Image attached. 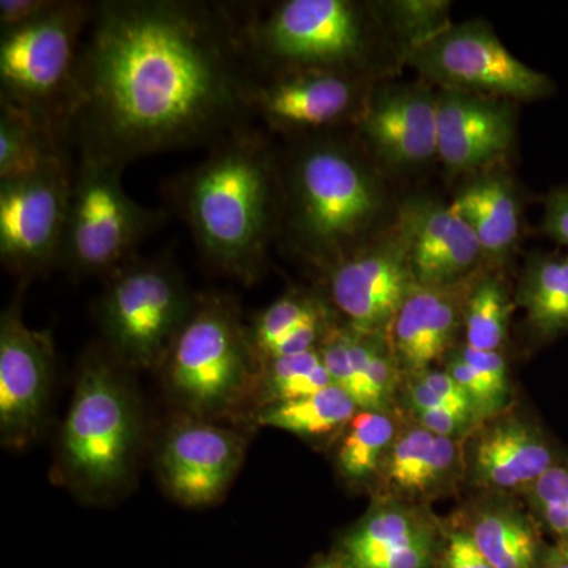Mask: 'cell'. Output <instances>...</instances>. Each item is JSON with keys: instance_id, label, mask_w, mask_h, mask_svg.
Masks as SVG:
<instances>
[{"instance_id": "41", "label": "cell", "mask_w": 568, "mask_h": 568, "mask_svg": "<svg viewBox=\"0 0 568 568\" xmlns=\"http://www.w3.org/2000/svg\"><path fill=\"white\" fill-rule=\"evenodd\" d=\"M433 555V538L417 541L376 560L366 568H426Z\"/></svg>"}, {"instance_id": "18", "label": "cell", "mask_w": 568, "mask_h": 568, "mask_svg": "<svg viewBox=\"0 0 568 568\" xmlns=\"http://www.w3.org/2000/svg\"><path fill=\"white\" fill-rule=\"evenodd\" d=\"M515 136V102L437 89V162L447 173L473 175L500 166Z\"/></svg>"}, {"instance_id": "19", "label": "cell", "mask_w": 568, "mask_h": 568, "mask_svg": "<svg viewBox=\"0 0 568 568\" xmlns=\"http://www.w3.org/2000/svg\"><path fill=\"white\" fill-rule=\"evenodd\" d=\"M477 275L452 286L417 284L407 295L388 328L387 339L396 364L409 375L426 372L450 353L465 325L467 295Z\"/></svg>"}, {"instance_id": "7", "label": "cell", "mask_w": 568, "mask_h": 568, "mask_svg": "<svg viewBox=\"0 0 568 568\" xmlns=\"http://www.w3.org/2000/svg\"><path fill=\"white\" fill-rule=\"evenodd\" d=\"M125 168L77 156L58 268L77 278L111 275L136 252L166 215L130 197Z\"/></svg>"}, {"instance_id": "1", "label": "cell", "mask_w": 568, "mask_h": 568, "mask_svg": "<svg viewBox=\"0 0 568 568\" xmlns=\"http://www.w3.org/2000/svg\"><path fill=\"white\" fill-rule=\"evenodd\" d=\"M244 14L223 3L103 0L82 40L67 132L77 156L126 164L245 125Z\"/></svg>"}, {"instance_id": "24", "label": "cell", "mask_w": 568, "mask_h": 568, "mask_svg": "<svg viewBox=\"0 0 568 568\" xmlns=\"http://www.w3.org/2000/svg\"><path fill=\"white\" fill-rule=\"evenodd\" d=\"M469 536L495 568H538L545 547L537 525L518 507L489 503L477 508Z\"/></svg>"}, {"instance_id": "33", "label": "cell", "mask_w": 568, "mask_h": 568, "mask_svg": "<svg viewBox=\"0 0 568 568\" xmlns=\"http://www.w3.org/2000/svg\"><path fill=\"white\" fill-rule=\"evenodd\" d=\"M526 493L540 525L556 541L568 544V457L549 467Z\"/></svg>"}, {"instance_id": "3", "label": "cell", "mask_w": 568, "mask_h": 568, "mask_svg": "<svg viewBox=\"0 0 568 568\" xmlns=\"http://www.w3.org/2000/svg\"><path fill=\"white\" fill-rule=\"evenodd\" d=\"M286 245L323 271L387 231L392 201L361 142L320 133L280 159Z\"/></svg>"}, {"instance_id": "2", "label": "cell", "mask_w": 568, "mask_h": 568, "mask_svg": "<svg viewBox=\"0 0 568 568\" xmlns=\"http://www.w3.org/2000/svg\"><path fill=\"white\" fill-rule=\"evenodd\" d=\"M171 194L205 263L245 284L263 275L283 213L280 159L263 133L245 123L213 142Z\"/></svg>"}, {"instance_id": "38", "label": "cell", "mask_w": 568, "mask_h": 568, "mask_svg": "<svg viewBox=\"0 0 568 568\" xmlns=\"http://www.w3.org/2000/svg\"><path fill=\"white\" fill-rule=\"evenodd\" d=\"M416 377L418 381H422L429 390L435 392L447 406L462 410V413L470 414V416L477 418L476 409H474L469 395L466 394L465 388L459 386L454 377L448 375L446 369L429 368L424 373H418Z\"/></svg>"}, {"instance_id": "42", "label": "cell", "mask_w": 568, "mask_h": 568, "mask_svg": "<svg viewBox=\"0 0 568 568\" xmlns=\"http://www.w3.org/2000/svg\"><path fill=\"white\" fill-rule=\"evenodd\" d=\"M538 568H568V544L555 541L545 547Z\"/></svg>"}, {"instance_id": "11", "label": "cell", "mask_w": 568, "mask_h": 568, "mask_svg": "<svg viewBox=\"0 0 568 568\" xmlns=\"http://www.w3.org/2000/svg\"><path fill=\"white\" fill-rule=\"evenodd\" d=\"M379 81L321 70L254 71L250 115L271 132L313 136L354 126Z\"/></svg>"}, {"instance_id": "36", "label": "cell", "mask_w": 568, "mask_h": 568, "mask_svg": "<svg viewBox=\"0 0 568 568\" xmlns=\"http://www.w3.org/2000/svg\"><path fill=\"white\" fill-rule=\"evenodd\" d=\"M541 233L568 248V185L556 186L545 197Z\"/></svg>"}, {"instance_id": "10", "label": "cell", "mask_w": 568, "mask_h": 568, "mask_svg": "<svg viewBox=\"0 0 568 568\" xmlns=\"http://www.w3.org/2000/svg\"><path fill=\"white\" fill-rule=\"evenodd\" d=\"M405 62L439 91L478 93L515 103L538 102L556 92L555 81L515 58L484 20L448 26L407 51Z\"/></svg>"}, {"instance_id": "6", "label": "cell", "mask_w": 568, "mask_h": 568, "mask_svg": "<svg viewBox=\"0 0 568 568\" xmlns=\"http://www.w3.org/2000/svg\"><path fill=\"white\" fill-rule=\"evenodd\" d=\"M162 366L174 398L205 420L237 406L256 386L260 372L248 328L222 294L196 297Z\"/></svg>"}, {"instance_id": "43", "label": "cell", "mask_w": 568, "mask_h": 568, "mask_svg": "<svg viewBox=\"0 0 568 568\" xmlns=\"http://www.w3.org/2000/svg\"><path fill=\"white\" fill-rule=\"evenodd\" d=\"M316 568H347L346 566H339V564L335 562H323L320 564Z\"/></svg>"}, {"instance_id": "39", "label": "cell", "mask_w": 568, "mask_h": 568, "mask_svg": "<svg viewBox=\"0 0 568 568\" xmlns=\"http://www.w3.org/2000/svg\"><path fill=\"white\" fill-rule=\"evenodd\" d=\"M61 0H2L0 2V31L20 28L40 20L59 6Z\"/></svg>"}, {"instance_id": "22", "label": "cell", "mask_w": 568, "mask_h": 568, "mask_svg": "<svg viewBox=\"0 0 568 568\" xmlns=\"http://www.w3.org/2000/svg\"><path fill=\"white\" fill-rule=\"evenodd\" d=\"M65 133L0 103V182L73 168L77 156Z\"/></svg>"}, {"instance_id": "8", "label": "cell", "mask_w": 568, "mask_h": 568, "mask_svg": "<svg viewBox=\"0 0 568 568\" xmlns=\"http://www.w3.org/2000/svg\"><path fill=\"white\" fill-rule=\"evenodd\" d=\"M92 7L61 0L40 20L0 32V103L69 138L67 108Z\"/></svg>"}, {"instance_id": "32", "label": "cell", "mask_w": 568, "mask_h": 568, "mask_svg": "<svg viewBox=\"0 0 568 568\" xmlns=\"http://www.w3.org/2000/svg\"><path fill=\"white\" fill-rule=\"evenodd\" d=\"M435 435L422 426L406 429L402 436H396L388 448L383 469L390 487L399 495H420L422 477L428 465Z\"/></svg>"}, {"instance_id": "31", "label": "cell", "mask_w": 568, "mask_h": 568, "mask_svg": "<svg viewBox=\"0 0 568 568\" xmlns=\"http://www.w3.org/2000/svg\"><path fill=\"white\" fill-rule=\"evenodd\" d=\"M376 3L403 55L454 24L450 21L452 2L448 0H388Z\"/></svg>"}, {"instance_id": "27", "label": "cell", "mask_w": 568, "mask_h": 568, "mask_svg": "<svg viewBox=\"0 0 568 568\" xmlns=\"http://www.w3.org/2000/svg\"><path fill=\"white\" fill-rule=\"evenodd\" d=\"M515 308L517 304L500 275V265H485L467 295L466 346L478 351H499L506 343Z\"/></svg>"}, {"instance_id": "15", "label": "cell", "mask_w": 568, "mask_h": 568, "mask_svg": "<svg viewBox=\"0 0 568 568\" xmlns=\"http://www.w3.org/2000/svg\"><path fill=\"white\" fill-rule=\"evenodd\" d=\"M353 129L381 168H424L437 160V89L377 82Z\"/></svg>"}, {"instance_id": "28", "label": "cell", "mask_w": 568, "mask_h": 568, "mask_svg": "<svg viewBox=\"0 0 568 568\" xmlns=\"http://www.w3.org/2000/svg\"><path fill=\"white\" fill-rule=\"evenodd\" d=\"M395 440V424L386 413L358 410L336 450V466L346 480L361 484L383 469Z\"/></svg>"}, {"instance_id": "29", "label": "cell", "mask_w": 568, "mask_h": 568, "mask_svg": "<svg viewBox=\"0 0 568 568\" xmlns=\"http://www.w3.org/2000/svg\"><path fill=\"white\" fill-rule=\"evenodd\" d=\"M263 407L305 398L332 386L320 349L261 362L256 379Z\"/></svg>"}, {"instance_id": "23", "label": "cell", "mask_w": 568, "mask_h": 568, "mask_svg": "<svg viewBox=\"0 0 568 568\" xmlns=\"http://www.w3.org/2000/svg\"><path fill=\"white\" fill-rule=\"evenodd\" d=\"M515 304L537 343L568 335V254L534 252L519 275Z\"/></svg>"}, {"instance_id": "21", "label": "cell", "mask_w": 568, "mask_h": 568, "mask_svg": "<svg viewBox=\"0 0 568 568\" xmlns=\"http://www.w3.org/2000/svg\"><path fill=\"white\" fill-rule=\"evenodd\" d=\"M450 204L476 233L489 264H503L517 248L521 237V194L503 168L470 175Z\"/></svg>"}, {"instance_id": "5", "label": "cell", "mask_w": 568, "mask_h": 568, "mask_svg": "<svg viewBox=\"0 0 568 568\" xmlns=\"http://www.w3.org/2000/svg\"><path fill=\"white\" fill-rule=\"evenodd\" d=\"M140 436V410L121 373L103 354H89L62 426L63 476L84 495L115 491L132 473Z\"/></svg>"}, {"instance_id": "16", "label": "cell", "mask_w": 568, "mask_h": 568, "mask_svg": "<svg viewBox=\"0 0 568 568\" xmlns=\"http://www.w3.org/2000/svg\"><path fill=\"white\" fill-rule=\"evenodd\" d=\"M244 457V436L205 418H186L164 436L160 477L182 506L207 507L233 484Z\"/></svg>"}, {"instance_id": "17", "label": "cell", "mask_w": 568, "mask_h": 568, "mask_svg": "<svg viewBox=\"0 0 568 568\" xmlns=\"http://www.w3.org/2000/svg\"><path fill=\"white\" fill-rule=\"evenodd\" d=\"M395 224L420 286L463 283L489 264L476 233L452 204L409 197L396 209Z\"/></svg>"}, {"instance_id": "26", "label": "cell", "mask_w": 568, "mask_h": 568, "mask_svg": "<svg viewBox=\"0 0 568 568\" xmlns=\"http://www.w3.org/2000/svg\"><path fill=\"white\" fill-rule=\"evenodd\" d=\"M357 413L354 399L332 384L305 398L263 407L257 424L301 437H327L346 429Z\"/></svg>"}, {"instance_id": "4", "label": "cell", "mask_w": 568, "mask_h": 568, "mask_svg": "<svg viewBox=\"0 0 568 568\" xmlns=\"http://www.w3.org/2000/svg\"><path fill=\"white\" fill-rule=\"evenodd\" d=\"M254 71L321 70L383 81L388 61L405 62L376 2L284 0L244 14Z\"/></svg>"}, {"instance_id": "25", "label": "cell", "mask_w": 568, "mask_h": 568, "mask_svg": "<svg viewBox=\"0 0 568 568\" xmlns=\"http://www.w3.org/2000/svg\"><path fill=\"white\" fill-rule=\"evenodd\" d=\"M425 515L405 506L377 507L343 540L347 568H366L376 560L417 541L433 538V529Z\"/></svg>"}, {"instance_id": "9", "label": "cell", "mask_w": 568, "mask_h": 568, "mask_svg": "<svg viewBox=\"0 0 568 568\" xmlns=\"http://www.w3.org/2000/svg\"><path fill=\"white\" fill-rule=\"evenodd\" d=\"M194 302L170 261L136 256L112 272L97 308L112 357L134 368L163 365Z\"/></svg>"}, {"instance_id": "40", "label": "cell", "mask_w": 568, "mask_h": 568, "mask_svg": "<svg viewBox=\"0 0 568 568\" xmlns=\"http://www.w3.org/2000/svg\"><path fill=\"white\" fill-rule=\"evenodd\" d=\"M446 568H495L481 555L480 549L474 544L473 537L467 530L454 532L448 537V547L446 549Z\"/></svg>"}, {"instance_id": "14", "label": "cell", "mask_w": 568, "mask_h": 568, "mask_svg": "<svg viewBox=\"0 0 568 568\" xmlns=\"http://www.w3.org/2000/svg\"><path fill=\"white\" fill-rule=\"evenodd\" d=\"M54 346L22 320L20 298L0 317V436L22 448L39 435L50 403Z\"/></svg>"}, {"instance_id": "20", "label": "cell", "mask_w": 568, "mask_h": 568, "mask_svg": "<svg viewBox=\"0 0 568 568\" xmlns=\"http://www.w3.org/2000/svg\"><path fill=\"white\" fill-rule=\"evenodd\" d=\"M567 455L560 454L544 429L528 417L508 416L489 422L473 437L467 463L470 477L497 491H528Z\"/></svg>"}, {"instance_id": "12", "label": "cell", "mask_w": 568, "mask_h": 568, "mask_svg": "<svg viewBox=\"0 0 568 568\" xmlns=\"http://www.w3.org/2000/svg\"><path fill=\"white\" fill-rule=\"evenodd\" d=\"M328 301L346 324L387 335L396 313L417 286L395 220L387 231L323 268Z\"/></svg>"}, {"instance_id": "30", "label": "cell", "mask_w": 568, "mask_h": 568, "mask_svg": "<svg viewBox=\"0 0 568 568\" xmlns=\"http://www.w3.org/2000/svg\"><path fill=\"white\" fill-rule=\"evenodd\" d=\"M331 312L315 295L290 291L257 313L248 328L250 345L257 364L265 361L286 336L308 321Z\"/></svg>"}, {"instance_id": "13", "label": "cell", "mask_w": 568, "mask_h": 568, "mask_svg": "<svg viewBox=\"0 0 568 568\" xmlns=\"http://www.w3.org/2000/svg\"><path fill=\"white\" fill-rule=\"evenodd\" d=\"M73 171L0 182V261L21 280L58 268Z\"/></svg>"}, {"instance_id": "34", "label": "cell", "mask_w": 568, "mask_h": 568, "mask_svg": "<svg viewBox=\"0 0 568 568\" xmlns=\"http://www.w3.org/2000/svg\"><path fill=\"white\" fill-rule=\"evenodd\" d=\"M446 372L465 388L476 409L477 417L491 416L506 406L507 398L489 386L476 369L458 353L448 358Z\"/></svg>"}, {"instance_id": "37", "label": "cell", "mask_w": 568, "mask_h": 568, "mask_svg": "<svg viewBox=\"0 0 568 568\" xmlns=\"http://www.w3.org/2000/svg\"><path fill=\"white\" fill-rule=\"evenodd\" d=\"M416 417L417 425L435 436L457 437L473 425L476 417L459 410L435 407V409L410 410Z\"/></svg>"}, {"instance_id": "35", "label": "cell", "mask_w": 568, "mask_h": 568, "mask_svg": "<svg viewBox=\"0 0 568 568\" xmlns=\"http://www.w3.org/2000/svg\"><path fill=\"white\" fill-rule=\"evenodd\" d=\"M485 381L499 392L500 395H508L507 362L500 351H478L469 346H463L457 351Z\"/></svg>"}]
</instances>
